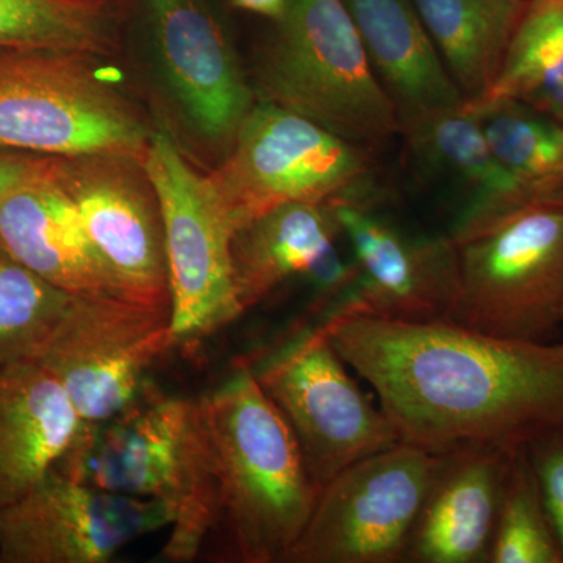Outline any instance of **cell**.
<instances>
[{
    "mask_svg": "<svg viewBox=\"0 0 563 563\" xmlns=\"http://www.w3.org/2000/svg\"><path fill=\"white\" fill-rule=\"evenodd\" d=\"M488 563H563L526 448L507 473Z\"/></svg>",
    "mask_w": 563,
    "mask_h": 563,
    "instance_id": "cell-27",
    "label": "cell"
},
{
    "mask_svg": "<svg viewBox=\"0 0 563 563\" xmlns=\"http://www.w3.org/2000/svg\"><path fill=\"white\" fill-rule=\"evenodd\" d=\"M55 470L101 490L165 504L172 514L166 561H195L210 542L218 485L198 399L166 395L147 380L110 420L81 422Z\"/></svg>",
    "mask_w": 563,
    "mask_h": 563,
    "instance_id": "cell-3",
    "label": "cell"
},
{
    "mask_svg": "<svg viewBox=\"0 0 563 563\" xmlns=\"http://www.w3.org/2000/svg\"><path fill=\"white\" fill-rule=\"evenodd\" d=\"M99 58L0 49V146L52 157L114 152L143 158L154 131Z\"/></svg>",
    "mask_w": 563,
    "mask_h": 563,
    "instance_id": "cell-5",
    "label": "cell"
},
{
    "mask_svg": "<svg viewBox=\"0 0 563 563\" xmlns=\"http://www.w3.org/2000/svg\"><path fill=\"white\" fill-rule=\"evenodd\" d=\"M0 49L110 55L117 18L107 0H0Z\"/></svg>",
    "mask_w": 563,
    "mask_h": 563,
    "instance_id": "cell-25",
    "label": "cell"
},
{
    "mask_svg": "<svg viewBox=\"0 0 563 563\" xmlns=\"http://www.w3.org/2000/svg\"><path fill=\"white\" fill-rule=\"evenodd\" d=\"M369 154L296 111L257 101L207 179L235 232L284 203H373Z\"/></svg>",
    "mask_w": 563,
    "mask_h": 563,
    "instance_id": "cell-6",
    "label": "cell"
},
{
    "mask_svg": "<svg viewBox=\"0 0 563 563\" xmlns=\"http://www.w3.org/2000/svg\"><path fill=\"white\" fill-rule=\"evenodd\" d=\"M52 155L29 154L0 146V201L25 181L51 168Z\"/></svg>",
    "mask_w": 563,
    "mask_h": 563,
    "instance_id": "cell-29",
    "label": "cell"
},
{
    "mask_svg": "<svg viewBox=\"0 0 563 563\" xmlns=\"http://www.w3.org/2000/svg\"><path fill=\"white\" fill-rule=\"evenodd\" d=\"M440 454L398 442L346 466L322 488L285 563H396L407 548Z\"/></svg>",
    "mask_w": 563,
    "mask_h": 563,
    "instance_id": "cell-10",
    "label": "cell"
},
{
    "mask_svg": "<svg viewBox=\"0 0 563 563\" xmlns=\"http://www.w3.org/2000/svg\"><path fill=\"white\" fill-rule=\"evenodd\" d=\"M252 90L369 152L401 131L343 0H290L257 54Z\"/></svg>",
    "mask_w": 563,
    "mask_h": 563,
    "instance_id": "cell-4",
    "label": "cell"
},
{
    "mask_svg": "<svg viewBox=\"0 0 563 563\" xmlns=\"http://www.w3.org/2000/svg\"><path fill=\"white\" fill-rule=\"evenodd\" d=\"M0 242L63 291L128 301L79 209L55 177L54 158L46 173L0 201Z\"/></svg>",
    "mask_w": 563,
    "mask_h": 563,
    "instance_id": "cell-16",
    "label": "cell"
},
{
    "mask_svg": "<svg viewBox=\"0 0 563 563\" xmlns=\"http://www.w3.org/2000/svg\"><path fill=\"white\" fill-rule=\"evenodd\" d=\"M76 299L33 273L0 242V363L38 362Z\"/></svg>",
    "mask_w": 563,
    "mask_h": 563,
    "instance_id": "cell-26",
    "label": "cell"
},
{
    "mask_svg": "<svg viewBox=\"0 0 563 563\" xmlns=\"http://www.w3.org/2000/svg\"><path fill=\"white\" fill-rule=\"evenodd\" d=\"M166 84L207 140L231 146L255 103L209 0H140Z\"/></svg>",
    "mask_w": 563,
    "mask_h": 563,
    "instance_id": "cell-15",
    "label": "cell"
},
{
    "mask_svg": "<svg viewBox=\"0 0 563 563\" xmlns=\"http://www.w3.org/2000/svg\"><path fill=\"white\" fill-rule=\"evenodd\" d=\"M54 174L128 301L172 309L162 207L143 161L114 152L68 155L54 157Z\"/></svg>",
    "mask_w": 563,
    "mask_h": 563,
    "instance_id": "cell-12",
    "label": "cell"
},
{
    "mask_svg": "<svg viewBox=\"0 0 563 563\" xmlns=\"http://www.w3.org/2000/svg\"><path fill=\"white\" fill-rule=\"evenodd\" d=\"M517 451L466 444L440 454L404 562L488 563L504 484Z\"/></svg>",
    "mask_w": 563,
    "mask_h": 563,
    "instance_id": "cell-17",
    "label": "cell"
},
{
    "mask_svg": "<svg viewBox=\"0 0 563 563\" xmlns=\"http://www.w3.org/2000/svg\"><path fill=\"white\" fill-rule=\"evenodd\" d=\"M198 401L217 476L211 539L218 555L229 562L285 563L321 493L298 440L250 362H239Z\"/></svg>",
    "mask_w": 563,
    "mask_h": 563,
    "instance_id": "cell-2",
    "label": "cell"
},
{
    "mask_svg": "<svg viewBox=\"0 0 563 563\" xmlns=\"http://www.w3.org/2000/svg\"><path fill=\"white\" fill-rule=\"evenodd\" d=\"M80 424L62 385L43 366L0 363V509L55 470Z\"/></svg>",
    "mask_w": 563,
    "mask_h": 563,
    "instance_id": "cell-18",
    "label": "cell"
},
{
    "mask_svg": "<svg viewBox=\"0 0 563 563\" xmlns=\"http://www.w3.org/2000/svg\"><path fill=\"white\" fill-rule=\"evenodd\" d=\"M399 128L466 99L446 69L413 0H343Z\"/></svg>",
    "mask_w": 563,
    "mask_h": 563,
    "instance_id": "cell-19",
    "label": "cell"
},
{
    "mask_svg": "<svg viewBox=\"0 0 563 563\" xmlns=\"http://www.w3.org/2000/svg\"><path fill=\"white\" fill-rule=\"evenodd\" d=\"M320 324L372 385L399 442L433 454L466 444L520 450L563 428V343L357 313Z\"/></svg>",
    "mask_w": 563,
    "mask_h": 563,
    "instance_id": "cell-1",
    "label": "cell"
},
{
    "mask_svg": "<svg viewBox=\"0 0 563 563\" xmlns=\"http://www.w3.org/2000/svg\"><path fill=\"white\" fill-rule=\"evenodd\" d=\"M144 168L161 201L176 346L214 335L244 313L233 285L232 225L207 176L173 136L154 131Z\"/></svg>",
    "mask_w": 563,
    "mask_h": 563,
    "instance_id": "cell-9",
    "label": "cell"
},
{
    "mask_svg": "<svg viewBox=\"0 0 563 563\" xmlns=\"http://www.w3.org/2000/svg\"><path fill=\"white\" fill-rule=\"evenodd\" d=\"M332 203L358 273L321 320L357 313L393 321H451L459 257L450 235H410L374 213L373 203Z\"/></svg>",
    "mask_w": 563,
    "mask_h": 563,
    "instance_id": "cell-14",
    "label": "cell"
},
{
    "mask_svg": "<svg viewBox=\"0 0 563 563\" xmlns=\"http://www.w3.org/2000/svg\"><path fill=\"white\" fill-rule=\"evenodd\" d=\"M399 135L422 165L451 177L466 192L465 206L450 233L453 240L479 231L526 202L544 198L533 195L504 168L466 101L457 109L406 122Z\"/></svg>",
    "mask_w": 563,
    "mask_h": 563,
    "instance_id": "cell-20",
    "label": "cell"
},
{
    "mask_svg": "<svg viewBox=\"0 0 563 563\" xmlns=\"http://www.w3.org/2000/svg\"><path fill=\"white\" fill-rule=\"evenodd\" d=\"M504 168L536 196L563 192V124L506 98L466 101Z\"/></svg>",
    "mask_w": 563,
    "mask_h": 563,
    "instance_id": "cell-23",
    "label": "cell"
},
{
    "mask_svg": "<svg viewBox=\"0 0 563 563\" xmlns=\"http://www.w3.org/2000/svg\"><path fill=\"white\" fill-rule=\"evenodd\" d=\"M528 2H540V0H528Z\"/></svg>",
    "mask_w": 563,
    "mask_h": 563,
    "instance_id": "cell-31",
    "label": "cell"
},
{
    "mask_svg": "<svg viewBox=\"0 0 563 563\" xmlns=\"http://www.w3.org/2000/svg\"><path fill=\"white\" fill-rule=\"evenodd\" d=\"M176 346L172 309L77 296L38 365L62 385L81 422L122 412L154 363Z\"/></svg>",
    "mask_w": 563,
    "mask_h": 563,
    "instance_id": "cell-11",
    "label": "cell"
},
{
    "mask_svg": "<svg viewBox=\"0 0 563 563\" xmlns=\"http://www.w3.org/2000/svg\"><path fill=\"white\" fill-rule=\"evenodd\" d=\"M526 454L563 555V428L533 440Z\"/></svg>",
    "mask_w": 563,
    "mask_h": 563,
    "instance_id": "cell-28",
    "label": "cell"
},
{
    "mask_svg": "<svg viewBox=\"0 0 563 563\" xmlns=\"http://www.w3.org/2000/svg\"><path fill=\"white\" fill-rule=\"evenodd\" d=\"M250 363L262 390L290 426L320 490L346 466L399 442L383 409L352 379L320 322L298 325Z\"/></svg>",
    "mask_w": 563,
    "mask_h": 563,
    "instance_id": "cell-8",
    "label": "cell"
},
{
    "mask_svg": "<svg viewBox=\"0 0 563 563\" xmlns=\"http://www.w3.org/2000/svg\"><path fill=\"white\" fill-rule=\"evenodd\" d=\"M290 0H231L233 9L261 14L273 22L280 21L288 10Z\"/></svg>",
    "mask_w": 563,
    "mask_h": 563,
    "instance_id": "cell-30",
    "label": "cell"
},
{
    "mask_svg": "<svg viewBox=\"0 0 563 563\" xmlns=\"http://www.w3.org/2000/svg\"><path fill=\"white\" fill-rule=\"evenodd\" d=\"M413 5L466 101L484 98L528 0H413Z\"/></svg>",
    "mask_w": 563,
    "mask_h": 563,
    "instance_id": "cell-22",
    "label": "cell"
},
{
    "mask_svg": "<svg viewBox=\"0 0 563 563\" xmlns=\"http://www.w3.org/2000/svg\"><path fill=\"white\" fill-rule=\"evenodd\" d=\"M332 202H290L232 233L233 285L243 312L296 276H306L342 236Z\"/></svg>",
    "mask_w": 563,
    "mask_h": 563,
    "instance_id": "cell-21",
    "label": "cell"
},
{
    "mask_svg": "<svg viewBox=\"0 0 563 563\" xmlns=\"http://www.w3.org/2000/svg\"><path fill=\"white\" fill-rule=\"evenodd\" d=\"M454 243L451 321L501 339L550 342L563 322V192L526 202Z\"/></svg>",
    "mask_w": 563,
    "mask_h": 563,
    "instance_id": "cell-7",
    "label": "cell"
},
{
    "mask_svg": "<svg viewBox=\"0 0 563 563\" xmlns=\"http://www.w3.org/2000/svg\"><path fill=\"white\" fill-rule=\"evenodd\" d=\"M484 98H506L563 124V0L529 2Z\"/></svg>",
    "mask_w": 563,
    "mask_h": 563,
    "instance_id": "cell-24",
    "label": "cell"
},
{
    "mask_svg": "<svg viewBox=\"0 0 563 563\" xmlns=\"http://www.w3.org/2000/svg\"><path fill=\"white\" fill-rule=\"evenodd\" d=\"M157 499L133 498L52 470L16 503L0 509V562L103 563L135 542L169 529Z\"/></svg>",
    "mask_w": 563,
    "mask_h": 563,
    "instance_id": "cell-13",
    "label": "cell"
}]
</instances>
